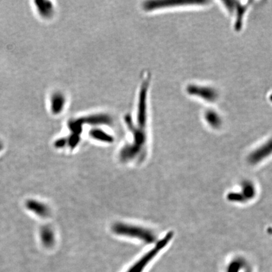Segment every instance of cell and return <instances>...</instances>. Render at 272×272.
<instances>
[{
    "label": "cell",
    "instance_id": "cell-2",
    "mask_svg": "<svg viewBox=\"0 0 272 272\" xmlns=\"http://www.w3.org/2000/svg\"><path fill=\"white\" fill-rule=\"evenodd\" d=\"M113 231L117 235L131 236L143 240L145 243H152L155 240V237L150 231L139 227L117 224L113 226Z\"/></svg>",
    "mask_w": 272,
    "mask_h": 272
},
{
    "label": "cell",
    "instance_id": "cell-4",
    "mask_svg": "<svg viewBox=\"0 0 272 272\" xmlns=\"http://www.w3.org/2000/svg\"><path fill=\"white\" fill-rule=\"evenodd\" d=\"M67 96L63 92L57 91L53 94L50 101L51 110L54 114L62 113L68 105Z\"/></svg>",
    "mask_w": 272,
    "mask_h": 272
},
{
    "label": "cell",
    "instance_id": "cell-10",
    "mask_svg": "<svg viewBox=\"0 0 272 272\" xmlns=\"http://www.w3.org/2000/svg\"><path fill=\"white\" fill-rule=\"evenodd\" d=\"M269 233L271 234L272 235V228H269L268 229Z\"/></svg>",
    "mask_w": 272,
    "mask_h": 272
},
{
    "label": "cell",
    "instance_id": "cell-9",
    "mask_svg": "<svg viewBox=\"0 0 272 272\" xmlns=\"http://www.w3.org/2000/svg\"><path fill=\"white\" fill-rule=\"evenodd\" d=\"M244 267L245 263L243 260H235L229 265L227 272H240Z\"/></svg>",
    "mask_w": 272,
    "mask_h": 272
},
{
    "label": "cell",
    "instance_id": "cell-6",
    "mask_svg": "<svg viewBox=\"0 0 272 272\" xmlns=\"http://www.w3.org/2000/svg\"><path fill=\"white\" fill-rule=\"evenodd\" d=\"M41 5L37 4V8L39 9V12L41 15L46 18H51L54 13V7L50 1H41L39 2Z\"/></svg>",
    "mask_w": 272,
    "mask_h": 272
},
{
    "label": "cell",
    "instance_id": "cell-11",
    "mask_svg": "<svg viewBox=\"0 0 272 272\" xmlns=\"http://www.w3.org/2000/svg\"><path fill=\"white\" fill-rule=\"evenodd\" d=\"M245 272H252V271H251L250 269H246V271Z\"/></svg>",
    "mask_w": 272,
    "mask_h": 272
},
{
    "label": "cell",
    "instance_id": "cell-8",
    "mask_svg": "<svg viewBox=\"0 0 272 272\" xmlns=\"http://www.w3.org/2000/svg\"><path fill=\"white\" fill-rule=\"evenodd\" d=\"M41 240L45 247H51L54 245V235L50 228L46 227V228L42 229Z\"/></svg>",
    "mask_w": 272,
    "mask_h": 272
},
{
    "label": "cell",
    "instance_id": "cell-13",
    "mask_svg": "<svg viewBox=\"0 0 272 272\" xmlns=\"http://www.w3.org/2000/svg\"></svg>",
    "mask_w": 272,
    "mask_h": 272
},
{
    "label": "cell",
    "instance_id": "cell-7",
    "mask_svg": "<svg viewBox=\"0 0 272 272\" xmlns=\"http://www.w3.org/2000/svg\"><path fill=\"white\" fill-rule=\"evenodd\" d=\"M90 135L92 138L105 143H111L113 141V138L111 135L108 134L101 129H94L90 132Z\"/></svg>",
    "mask_w": 272,
    "mask_h": 272
},
{
    "label": "cell",
    "instance_id": "cell-3",
    "mask_svg": "<svg viewBox=\"0 0 272 272\" xmlns=\"http://www.w3.org/2000/svg\"><path fill=\"white\" fill-rule=\"evenodd\" d=\"M188 90L189 93L193 94H197L198 98H201L203 100H207L208 102H214L218 98V93L216 90L209 87H191Z\"/></svg>",
    "mask_w": 272,
    "mask_h": 272
},
{
    "label": "cell",
    "instance_id": "cell-12",
    "mask_svg": "<svg viewBox=\"0 0 272 272\" xmlns=\"http://www.w3.org/2000/svg\"><path fill=\"white\" fill-rule=\"evenodd\" d=\"M2 148H3V145H2L1 142H0V151L1 150Z\"/></svg>",
    "mask_w": 272,
    "mask_h": 272
},
{
    "label": "cell",
    "instance_id": "cell-1",
    "mask_svg": "<svg viewBox=\"0 0 272 272\" xmlns=\"http://www.w3.org/2000/svg\"><path fill=\"white\" fill-rule=\"evenodd\" d=\"M174 233L170 232L165 238L160 240L155 246V248L144 255L140 260H139L136 264H134L127 272H143L146 267L152 260L161 250L165 248V246L169 244V241L172 240Z\"/></svg>",
    "mask_w": 272,
    "mask_h": 272
},
{
    "label": "cell",
    "instance_id": "cell-5",
    "mask_svg": "<svg viewBox=\"0 0 272 272\" xmlns=\"http://www.w3.org/2000/svg\"><path fill=\"white\" fill-rule=\"evenodd\" d=\"M28 209L31 210L38 216L45 217L49 214V209L46 205L41 202L35 200H29L27 203Z\"/></svg>",
    "mask_w": 272,
    "mask_h": 272
}]
</instances>
